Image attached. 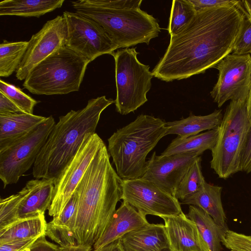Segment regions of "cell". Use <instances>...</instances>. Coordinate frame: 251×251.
<instances>
[{"label": "cell", "mask_w": 251, "mask_h": 251, "mask_svg": "<svg viewBox=\"0 0 251 251\" xmlns=\"http://www.w3.org/2000/svg\"><path fill=\"white\" fill-rule=\"evenodd\" d=\"M247 108L250 125L251 124V87L249 95L246 101Z\"/></svg>", "instance_id": "obj_41"}, {"label": "cell", "mask_w": 251, "mask_h": 251, "mask_svg": "<svg viewBox=\"0 0 251 251\" xmlns=\"http://www.w3.org/2000/svg\"><path fill=\"white\" fill-rule=\"evenodd\" d=\"M242 1L244 8L251 21V0H246Z\"/></svg>", "instance_id": "obj_42"}, {"label": "cell", "mask_w": 251, "mask_h": 251, "mask_svg": "<svg viewBox=\"0 0 251 251\" xmlns=\"http://www.w3.org/2000/svg\"><path fill=\"white\" fill-rule=\"evenodd\" d=\"M197 10L189 0L172 2L167 30L170 36L183 29L194 18Z\"/></svg>", "instance_id": "obj_30"}, {"label": "cell", "mask_w": 251, "mask_h": 251, "mask_svg": "<svg viewBox=\"0 0 251 251\" xmlns=\"http://www.w3.org/2000/svg\"><path fill=\"white\" fill-rule=\"evenodd\" d=\"M67 25L64 16L47 21L28 41L26 50L16 71L18 80H25L32 69L61 47L65 46Z\"/></svg>", "instance_id": "obj_14"}, {"label": "cell", "mask_w": 251, "mask_h": 251, "mask_svg": "<svg viewBox=\"0 0 251 251\" xmlns=\"http://www.w3.org/2000/svg\"><path fill=\"white\" fill-rule=\"evenodd\" d=\"M166 132L163 120L141 114L108 139V152L122 180L143 176L147 155L166 135Z\"/></svg>", "instance_id": "obj_5"}, {"label": "cell", "mask_w": 251, "mask_h": 251, "mask_svg": "<svg viewBox=\"0 0 251 251\" xmlns=\"http://www.w3.org/2000/svg\"><path fill=\"white\" fill-rule=\"evenodd\" d=\"M121 190V200L145 216L162 218L183 212L180 202L175 196L143 178L122 180Z\"/></svg>", "instance_id": "obj_12"}, {"label": "cell", "mask_w": 251, "mask_h": 251, "mask_svg": "<svg viewBox=\"0 0 251 251\" xmlns=\"http://www.w3.org/2000/svg\"><path fill=\"white\" fill-rule=\"evenodd\" d=\"M142 0H79L71 1L75 12L100 25L118 49L149 45L161 31L158 20L141 10Z\"/></svg>", "instance_id": "obj_4"}, {"label": "cell", "mask_w": 251, "mask_h": 251, "mask_svg": "<svg viewBox=\"0 0 251 251\" xmlns=\"http://www.w3.org/2000/svg\"><path fill=\"white\" fill-rule=\"evenodd\" d=\"M64 0H4L0 2V16L39 17L60 8Z\"/></svg>", "instance_id": "obj_24"}, {"label": "cell", "mask_w": 251, "mask_h": 251, "mask_svg": "<svg viewBox=\"0 0 251 251\" xmlns=\"http://www.w3.org/2000/svg\"><path fill=\"white\" fill-rule=\"evenodd\" d=\"M28 44V41L10 42L6 40L0 44L1 77H8L17 71Z\"/></svg>", "instance_id": "obj_28"}, {"label": "cell", "mask_w": 251, "mask_h": 251, "mask_svg": "<svg viewBox=\"0 0 251 251\" xmlns=\"http://www.w3.org/2000/svg\"><path fill=\"white\" fill-rule=\"evenodd\" d=\"M186 216L197 225L209 251H221L222 238L226 230L200 208L189 205Z\"/></svg>", "instance_id": "obj_27"}, {"label": "cell", "mask_w": 251, "mask_h": 251, "mask_svg": "<svg viewBox=\"0 0 251 251\" xmlns=\"http://www.w3.org/2000/svg\"><path fill=\"white\" fill-rule=\"evenodd\" d=\"M232 52L236 55H251V21L246 10L240 30L234 44Z\"/></svg>", "instance_id": "obj_32"}, {"label": "cell", "mask_w": 251, "mask_h": 251, "mask_svg": "<svg viewBox=\"0 0 251 251\" xmlns=\"http://www.w3.org/2000/svg\"><path fill=\"white\" fill-rule=\"evenodd\" d=\"M25 113L11 100L0 92V114Z\"/></svg>", "instance_id": "obj_37"}, {"label": "cell", "mask_w": 251, "mask_h": 251, "mask_svg": "<svg viewBox=\"0 0 251 251\" xmlns=\"http://www.w3.org/2000/svg\"><path fill=\"white\" fill-rule=\"evenodd\" d=\"M160 251H174L171 248H165Z\"/></svg>", "instance_id": "obj_43"}, {"label": "cell", "mask_w": 251, "mask_h": 251, "mask_svg": "<svg viewBox=\"0 0 251 251\" xmlns=\"http://www.w3.org/2000/svg\"><path fill=\"white\" fill-rule=\"evenodd\" d=\"M90 62L64 46L34 67L23 86L38 95H63L78 91Z\"/></svg>", "instance_id": "obj_6"}, {"label": "cell", "mask_w": 251, "mask_h": 251, "mask_svg": "<svg viewBox=\"0 0 251 251\" xmlns=\"http://www.w3.org/2000/svg\"><path fill=\"white\" fill-rule=\"evenodd\" d=\"M197 11L208 8L222 6L234 2L229 0H189Z\"/></svg>", "instance_id": "obj_38"}, {"label": "cell", "mask_w": 251, "mask_h": 251, "mask_svg": "<svg viewBox=\"0 0 251 251\" xmlns=\"http://www.w3.org/2000/svg\"><path fill=\"white\" fill-rule=\"evenodd\" d=\"M242 171L247 174L251 172V124L247 132L242 151Z\"/></svg>", "instance_id": "obj_34"}, {"label": "cell", "mask_w": 251, "mask_h": 251, "mask_svg": "<svg viewBox=\"0 0 251 251\" xmlns=\"http://www.w3.org/2000/svg\"><path fill=\"white\" fill-rule=\"evenodd\" d=\"M25 251H60V247L48 241L46 235H44L39 237Z\"/></svg>", "instance_id": "obj_36"}, {"label": "cell", "mask_w": 251, "mask_h": 251, "mask_svg": "<svg viewBox=\"0 0 251 251\" xmlns=\"http://www.w3.org/2000/svg\"><path fill=\"white\" fill-rule=\"evenodd\" d=\"M242 1L197 11L190 24L171 36L169 46L152 70L166 82L188 78L215 67L230 54L244 18Z\"/></svg>", "instance_id": "obj_1"}, {"label": "cell", "mask_w": 251, "mask_h": 251, "mask_svg": "<svg viewBox=\"0 0 251 251\" xmlns=\"http://www.w3.org/2000/svg\"><path fill=\"white\" fill-rule=\"evenodd\" d=\"M215 68L218 78L210 95L218 107L229 100L246 101L251 87V55L229 54Z\"/></svg>", "instance_id": "obj_13"}, {"label": "cell", "mask_w": 251, "mask_h": 251, "mask_svg": "<svg viewBox=\"0 0 251 251\" xmlns=\"http://www.w3.org/2000/svg\"><path fill=\"white\" fill-rule=\"evenodd\" d=\"M92 251H125L120 239Z\"/></svg>", "instance_id": "obj_39"}, {"label": "cell", "mask_w": 251, "mask_h": 251, "mask_svg": "<svg viewBox=\"0 0 251 251\" xmlns=\"http://www.w3.org/2000/svg\"><path fill=\"white\" fill-rule=\"evenodd\" d=\"M67 25L66 46L90 62L105 54L111 55L118 49L97 22L76 12L63 13Z\"/></svg>", "instance_id": "obj_10"}, {"label": "cell", "mask_w": 251, "mask_h": 251, "mask_svg": "<svg viewBox=\"0 0 251 251\" xmlns=\"http://www.w3.org/2000/svg\"><path fill=\"white\" fill-rule=\"evenodd\" d=\"M92 247L90 246H77L69 247H60V251H92Z\"/></svg>", "instance_id": "obj_40"}, {"label": "cell", "mask_w": 251, "mask_h": 251, "mask_svg": "<svg viewBox=\"0 0 251 251\" xmlns=\"http://www.w3.org/2000/svg\"><path fill=\"white\" fill-rule=\"evenodd\" d=\"M146 216L123 201L113 214L102 235L93 246L94 249L102 247L148 225Z\"/></svg>", "instance_id": "obj_18"}, {"label": "cell", "mask_w": 251, "mask_h": 251, "mask_svg": "<svg viewBox=\"0 0 251 251\" xmlns=\"http://www.w3.org/2000/svg\"><path fill=\"white\" fill-rule=\"evenodd\" d=\"M202 154L187 152L158 156L154 151L142 177L175 197L178 186L190 166Z\"/></svg>", "instance_id": "obj_15"}, {"label": "cell", "mask_w": 251, "mask_h": 251, "mask_svg": "<svg viewBox=\"0 0 251 251\" xmlns=\"http://www.w3.org/2000/svg\"><path fill=\"white\" fill-rule=\"evenodd\" d=\"M249 126L246 101H230L211 151L210 167L219 178L227 179L242 171V154Z\"/></svg>", "instance_id": "obj_7"}, {"label": "cell", "mask_w": 251, "mask_h": 251, "mask_svg": "<svg viewBox=\"0 0 251 251\" xmlns=\"http://www.w3.org/2000/svg\"><path fill=\"white\" fill-rule=\"evenodd\" d=\"M40 237L0 243V251H25Z\"/></svg>", "instance_id": "obj_35"}, {"label": "cell", "mask_w": 251, "mask_h": 251, "mask_svg": "<svg viewBox=\"0 0 251 251\" xmlns=\"http://www.w3.org/2000/svg\"><path fill=\"white\" fill-rule=\"evenodd\" d=\"M125 251H160L171 248L164 225L149 224L120 238Z\"/></svg>", "instance_id": "obj_19"}, {"label": "cell", "mask_w": 251, "mask_h": 251, "mask_svg": "<svg viewBox=\"0 0 251 251\" xmlns=\"http://www.w3.org/2000/svg\"><path fill=\"white\" fill-rule=\"evenodd\" d=\"M77 200V194L75 191L62 212L47 223L46 236L60 247L77 246L74 230Z\"/></svg>", "instance_id": "obj_20"}, {"label": "cell", "mask_w": 251, "mask_h": 251, "mask_svg": "<svg viewBox=\"0 0 251 251\" xmlns=\"http://www.w3.org/2000/svg\"><path fill=\"white\" fill-rule=\"evenodd\" d=\"M161 218L174 251H209L196 224L183 212Z\"/></svg>", "instance_id": "obj_17"}, {"label": "cell", "mask_w": 251, "mask_h": 251, "mask_svg": "<svg viewBox=\"0 0 251 251\" xmlns=\"http://www.w3.org/2000/svg\"><path fill=\"white\" fill-rule=\"evenodd\" d=\"M103 143L96 133L85 135L75 156L54 182L53 199L48 209L50 216L55 217L62 212Z\"/></svg>", "instance_id": "obj_11"}, {"label": "cell", "mask_w": 251, "mask_h": 251, "mask_svg": "<svg viewBox=\"0 0 251 251\" xmlns=\"http://www.w3.org/2000/svg\"><path fill=\"white\" fill-rule=\"evenodd\" d=\"M122 180L103 143L75 190L78 200L74 238L77 246L92 247L102 235L121 200Z\"/></svg>", "instance_id": "obj_2"}, {"label": "cell", "mask_w": 251, "mask_h": 251, "mask_svg": "<svg viewBox=\"0 0 251 251\" xmlns=\"http://www.w3.org/2000/svg\"><path fill=\"white\" fill-rule=\"evenodd\" d=\"M53 189L54 181L51 179L35 178L27 181L22 189L23 196L16 210L14 223L44 215L52 202Z\"/></svg>", "instance_id": "obj_16"}, {"label": "cell", "mask_w": 251, "mask_h": 251, "mask_svg": "<svg viewBox=\"0 0 251 251\" xmlns=\"http://www.w3.org/2000/svg\"><path fill=\"white\" fill-rule=\"evenodd\" d=\"M0 92L8 97L22 111L26 113L33 114L35 106L40 102L24 93L19 87L2 79L0 80Z\"/></svg>", "instance_id": "obj_31"}, {"label": "cell", "mask_w": 251, "mask_h": 251, "mask_svg": "<svg viewBox=\"0 0 251 251\" xmlns=\"http://www.w3.org/2000/svg\"><path fill=\"white\" fill-rule=\"evenodd\" d=\"M136 48L118 50L115 60L117 95L116 111L123 115L133 112L148 101L147 93L151 87L153 75L150 66L137 58Z\"/></svg>", "instance_id": "obj_8"}, {"label": "cell", "mask_w": 251, "mask_h": 251, "mask_svg": "<svg viewBox=\"0 0 251 251\" xmlns=\"http://www.w3.org/2000/svg\"><path fill=\"white\" fill-rule=\"evenodd\" d=\"M218 134L217 128L186 138L177 136L172 140L160 155L165 156L187 152L202 154L206 150L211 151L216 143Z\"/></svg>", "instance_id": "obj_25"}, {"label": "cell", "mask_w": 251, "mask_h": 251, "mask_svg": "<svg viewBox=\"0 0 251 251\" xmlns=\"http://www.w3.org/2000/svg\"><path fill=\"white\" fill-rule=\"evenodd\" d=\"M47 118L26 113L0 114V150L31 132Z\"/></svg>", "instance_id": "obj_21"}, {"label": "cell", "mask_w": 251, "mask_h": 251, "mask_svg": "<svg viewBox=\"0 0 251 251\" xmlns=\"http://www.w3.org/2000/svg\"><path fill=\"white\" fill-rule=\"evenodd\" d=\"M47 225L44 215L18 221L0 229V243L46 235Z\"/></svg>", "instance_id": "obj_26"}, {"label": "cell", "mask_w": 251, "mask_h": 251, "mask_svg": "<svg viewBox=\"0 0 251 251\" xmlns=\"http://www.w3.org/2000/svg\"><path fill=\"white\" fill-rule=\"evenodd\" d=\"M113 103L102 96L89 100L81 109L60 116L33 166V176L54 182L77 153L85 135L96 133L101 114Z\"/></svg>", "instance_id": "obj_3"}, {"label": "cell", "mask_w": 251, "mask_h": 251, "mask_svg": "<svg viewBox=\"0 0 251 251\" xmlns=\"http://www.w3.org/2000/svg\"><path fill=\"white\" fill-rule=\"evenodd\" d=\"M223 188L206 182L196 193L180 202V204L196 206L210 215L216 223L225 230L229 229L221 199Z\"/></svg>", "instance_id": "obj_22"}, {"label": "cell", "mask_w": 251, "mask_h": 251, "mask_svg": "<svg viewBox=\"0 0 251 251\" xmlns=\"http://www.w3.org/2000/svg\"><path fill=\"white\" fill-rule=\"evenodd\" d=\"M201 156L190 166L176 190L175 197L180 201L200 191L206 182L202 175Z\"/></svg>", "instance_id": "obj_29"}, {"label": "cell", "mask_w": 251, "mask_h": 251, "mask_svg": "<svg viewBox=\"0 0 251 251\" xmlns=\"http://www.w3.org/2000/svg\"><path fill=\"white\" fill-rule=\"evenodd\" d=\"M222 244L230 251H251V235L228 229L222 236Z\"/></svg>", "instance_id": "obj_33"}, {"label": "cell", "mask_w": 251, "mask_h": 251, "mask_svg": "<svg viewBox=\"0 0 251 251\" xmlns=\"http://www.w3.org/2000/svg\"><path fill=\"white\" fill-rule=\"evenodd\" d=\"M55 124L50 115L31 132L0 150V178L4 188L16 183L34 165Z\"/></svg>", "instance_id": "obj_9"}, {"label": "cell", "mask_w": 251, "mask_h": 251, "mask_svg": "<svg viewBox=\"0 0 251 251\" xmlns=\"http://www.w3.org/2000/svg\"><path fill=\"white\" fill-rule=\"evenodd\" d=\"M223 117L221 110H215L208 115H190L179 120L167 122L166 135L176 134L180 137L186 138L215 129L220 125Z\"/></svg>", "instance_id": "obj_23"}]
</instances>
